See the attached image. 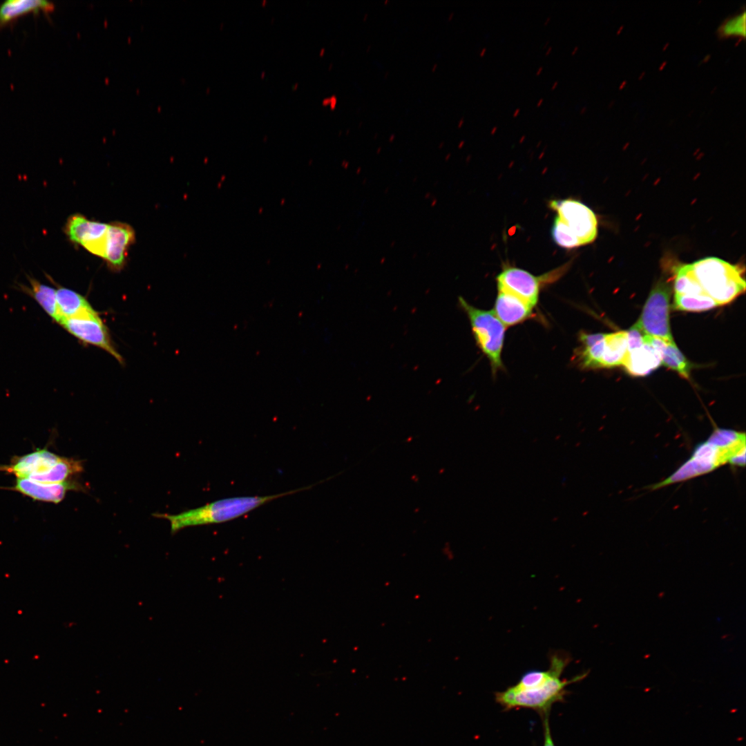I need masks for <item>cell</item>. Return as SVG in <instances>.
Returning a JSON list of instances; mask_svg holds the SVG:
<instances>
[{
	"mask_svg": "<svg viewBox=\"0 0 746 746\" xmlns=\"http://www.w3.org/2000/svg\"><path fill=\"white\" fill-rule=\"evenodd\" d=\"M329 98H330V102H329V106H328L329 107V108H330V109H331L332 111H333V110H334V109H335V108H336V106H337V103H338V98H337L336 95H334H334H330V96H329Z\"/></svg>",
	"mask_w": 746,
	"mask_h": 746,
	"instance_id": "cell-27",
	"label": "cell"
},
{
	"mask_svg": "<svg viewBox=\"0 0 746 746\" xmlns=\"http://www.w3.org/2000/svg\"><path fill=\"white\" fill-rule=\"evenodd\" d=\"M557 84H558V82H557V81H555V82H554L553 83V85H552V86H551V89H552V90L555 89V87H556V86H557Z\"/></svg>",
	"mask_w": 746,
	"mask_h": 746,
	"instance_id": "cell-41",
	"label": "cell"
},
{
	"mask_svg": "<svg viewBox=\"0 0 746 746\" xmlns=\"http://www.w3.org/2000/svg\"><path fill=\"white\" fill-rule=\"evenodd\" d=\"M27 279L29 285H20L19 287L30 295L48 316L59 323L60 318L57 303L56 289L41 283L30 276H27Z\"/></svg>",
	"mask_w": 746,
	"mask_h": 746,
	"instance_id": "cell-20",
	"label": "cell"
},
{
	"mask_svg": "<svg viewBox=\"0 0 746 746\" xmlns=\"http://www.w3.org/2000/svg\"><path fill=\"white\" fill-rule=\"evenodd\" d=\"M550 19H551V17H546V19H545V21H544V24H545V25H546V24H547V23H548L549 22Z\"/></svg>",
	"mask_w": 746,
	"mask_h": 746,
	"instance_id": "cell-49",
	"label": "cell"
},
{
	"mask_svg": "<svg viewBox=\"0 0 746 746\" xmlns=\"http://www.w3.org/2000/svg\"><path fill=\"white\" fill-rule=\"evenodd\" d=\"M389 74H390V72H389V71H385V73H384V75H383L384 78H386V77H388V76L389 75Z\"/></svg>",
	"mask_w": 746,
	"mask_h": 746,
	"instance_id": "cell-50",
	"label": "cell"
},
{
	"mask_svg": "<svg viewBox=\"0 0 746 746\" xmlns=\"http://www.w3.org/2000/svg\"><path fill=\"white\" fill-rule=\"evenodd\" d=\"M519 112H520V108H516L513 112V117H516L519 113Z\"/></svg>",
	"mask_w": 746,
	"mask_h": 746,
	"instance_id": "cell-35",
	"label": "cell"
},
{
	"mask_svg": "<svg viewBox=\"0 0 746 746\" xmlns=\"http://www.w3.org/2000/svg\"><path fill=\"white\" fill-rule=\"evenodd\" d=\"M459 303L468 317L477 345L489 360L492 372H497L502 367L501 355L506 326L493 311L477 308L462 297L459 298Z\"/></svg>",
	"mask_w": 746,
	"mask_h": 746,
	"instance_id": "cell-5",
	"label": "cell"
},
{
	"mask_svg": "<svg viewBox=\"0 0 746 746\" xmlns=\"http://www.w3.org/2000/svg\"><path fill=\"white\" fill-rule=\"evenodd\" d=\"M556 218L580 242L581 246L595 240L597 235V220L595 213L586 204L573 199L551 200Z\"/></svg>",
	"mask_w": 746,
	"mask_h": 746,
	"instance_id": "cell-8",
	"label": "cell"
},
{
	"mask_svg": "<svg viewBox=\"0 0 746 746\" xmlns=\"http://www.w3.org/2000/svg\"><path fill=\"white\" fill-rule=\"evenodd\" d=\"M368 17V13L365 12L363 15V21H366Z\"/></svg>",
	"mask_w": 746,
	"mask_h": 746,
	"instance_id": "cell-40",
	"label": "cell"
},
{
	"mask_svg": "<svg viewBox=\"0 0 746 746\" xmlns=\"http://www.w3.org/2000/svg\"><path fill=\"white\" fill-rule=\"evenodd\" d=\"M55 9L52 2L46 0H7L0 5V27L29 12H50Z\"/></svg>",
	"mask_w": 746,
	"mask_h": 746,
	"instance_id": "cell-19",
	"label": "cell"
},
{
	"mask_svg": "<svg viewBox=\"0 0 746 746\" xmlns=\"http://www.w3.org/2000/svg\"><path fill=\"white\" fill-rule=\"evenodd\" d=\"M35 500L57 504L61 501L68 490H79L82 486L67 481L59 484H41L28 479L17 478L13 486L6 487Z\"/></svg>",
	"mask_w": 746,
	"mask_h": 746,
	"instance_id": "cell-14",
	"label": "cell"
},
{
	"mask_svg": "<svg viewBox=\"0 0 746 746\" xmlns=\"http://www.w3.org/2000/svg\"><path fill=\"white\" fill-rule=\"evenodd\" d=\"M719 33L723 36L739 35L745 36V13L735 16L723 23L720 28Z\"/></svg>",
	"mask_w": 746,
	"mask_h": 746,
	"instance_id": "cell-24",
	"label": "cell"
},
{
	"mask_svg": "<svg viewBox=\"0 0 746 746\" xmlns=\"http://www.w3.org/2000/svg\"><path fill=\"white\" fill-rule=\"evenodd\" d=\"M577 50H578V46H575V47H574V48H573V50H572V51H571V55H574L575 53H576V52L577 51Z\"/></svg>",
	"mask_w": 746,
	"mask_h": 746,
	"instance_id": "cell-38",
	"label": "cell"
},
{
	"mask_svg": "<svg viewBox=\"0 0 746 746\" xmlns=\"http://www.w3.org/2000/svg\"><path fill=\"white\" fill-rule=\"evenodd\" d=\"M325 51H326V50H325V47L321 48L320 50H318V55L320 57H323L325 55Z\"/></svg>",
	"mask_w": 746,
	"mask_h": 746,
	"instance_id": "cell-30",
	"label": "cell"
},
{
	"mask_svg": "<svg viewBox=\"0 0 746 746\" xmlns=\"http://www.w3.org/2000/svg\"><path fill=\"white\" fill-rule=\"evenodd\" d=\"M673 288L676 295L707 294L697 281L691 264H685L677 267Z\"/></svg>",
	"mask_w": 746,
	"mask_h": 746,
	"instance_id": "cell-21",
	"label": "cell"
},
{
	"mask_svg": "<svg viewBox=\"0 0 746 746\" xmlns=\"http://www.w3.org/2000/svg\"><path fill=\"white\" fill-rule=\"evenodd\" d=\"M350 128H348V129H347V130H346V134H349V133H350Z\"/></svg>",
	"mask_w": 746,
	"mask_h": 746,
	"instance_id": "cell-55",
	"label": "cell"
},
{
	"mask_svg": "<svg viewBox=\"0 0 746 746\" xmlns=\"http://www.w3.org/2000/svg\"><path fill=\"white\" fill-rule=\"evenodd\" d=\"M56 298L60 318L59 323L63 319L96 312L85 297L70 289L58 287L56 289Z\"/></svg>",
	"mask_w": 746,
	"mask_h": 746,
	"instance_id": "cell-18",
	"label": "cell"
},
{
	"mask_svg": "<svg viewBox=\"0 0 746 746\" xmlns=\"http://www.w3.org/2000/svg\"><path fill=\"white\" fill-rule=\"evenodd\" d=\"M670 287L660 281L650 292L636 323L646 335L673 342L669 324Z\"/></svg>",
	"mask_w": 746,
	"mask_h": 746,
	"instance_id": "cell-7",
	"label": "cell"
},
{
	"mask_svg": "<svg viewBox=\"0 0 746 746\" xmlns=\"http://www.w3.org/2000/svg\"><path fill=\"white\" fill-rule=\"evenodd\" d=\"M548 43H549L548 41H546L544 47L546 48L548 46Z\"/></svg>",
	"mask_w": 746,
	"mask_h": 746,
	"instance_id": "cell-54",
	"label": "cell"
},
{
	"mask_svg": "<svg viewBox=\"0 0 746 746\" xmlns=\"http://www.w3.org/2000/svg\"><path fill=\"white\" fill-rule=\"evenodd\" d=\"M533 307L515 295L498 289L493 312L506 326H513L528 318Z\"/></svg>",
	"mask_w": 746,
	"mask_h": 746,
	"instance_id": "cell-15",
	"label": "cell"
},
{
	"mask_svg": "<svg viewBox=\"0 0 746 746\" xmlns=\"http://www.w3.org/2000/svg\"><path fill=\"white\" fill-rule=\"evenodd\" d=\"M542 70L543 66H539L536 71V75H539L542 71Z\"/></svg>",
	"mask_w": 746,
	"mask_h": 746,
	"instance_id": "cell-39",
	"label": "cell"
},
{
	"mask_svg": "<svg viewBox=\"0 0 746 746\" xmlns=\"http://www.w3.org/2000/svg\"><path fill=\"white\" fill-rule=\"evenodd\" d=\"M546 276H535L528 271L517 268H505L497 276V287L508 291L523 300L532 307L538 301L542 281L547 282Z\"/></svg>",
	"mask_w": 746,
	"mask_h": 746,
	"instance_id": "cell-11",
	"label": "cell"
},
{
	"mask_svg": "<svg viewBox=\"0 0 746 746\" xmlns=\"http://www.w3.org/2000/svg\"><path fill=\"white\" fill-rule=\"evenodd\" d=\"M551 50H552V47H551V46H549V47H548V48H547V49H546V52H545V54H546V55H548V54L550 53V52L551 51Z\"/></svg>",
	"mask_w": 746,
	"mask_h": 746,
	"instance_id": "cell-43",
	"label": "cell"
},
{
	"mask_svg": "<svg viewBox=\"0 0 746 746\" xmlns=\"http://www.w3.org/2000/svg\"><path fill=\"white\" fill-rule=\"evenodd\" d=\"M660 365L661 358L658 351L644 342L642 346L628 352L623 366L633 376H644Z\"/></svg>",
	"mask_w": 746,
	"mask_h": 746,
	"instance_id": "cell-17",
	"label": "cell"
},
{
	"mask_svg": "<svg viewBox=\"0 0 746 746\" xmlns=\"http://www.w3.org/2000/svg\"><path fill=\"white\" fill-rule=\"evenodd\" d=\"M107 230L108 224L90 220L79 213L71 215L64 226V232L71 242L104 259Z\"/></svg>",
	"mask_w": 746,
	"mask_h": 746,
	"instance_id": "cell-10",
	"label": "cell"
},
{
	"mask_svg": "<svg viewBox=\"0 0 746 746\" xmlns=\"http://www.w3.org/2000/svg\"><path fill=\"white\" fill-rule=\"evenodd\" d=\"M543 101H544V99H543V98H540V99H539L538 100L537 103V106H540V105H541V104H542Z\"/></svg>",
	"mask_w": 746,
	"mask_h": 746,
	"instance_id": "cell-44",
	"label": "cell"
},
{
	"mask_svg": "<svg viewBox=\"0 0 746 746\" xmlns=\"http://www.w3.org/2000/svg\"><path fill=\"white\" fill-rule=\"evenodd\" d=\"M219 28H220V30H223V28H224V22L222 21V22L220 23Z\"/></svg>",
	"mask_w": 746,
	"mask_h": 746,
	"instance_id": "cell-46",
	"label": "cell"
},
{
	"mask_svg": "<svg viewBox=\"0 0 746 746\" xmlns=\"http://www.w3.org/2000/svg\"><path fill=\"white\" fill-rule=\"evenodd\" d=\"M726 463L745 465L744 432L716 428L709 438L698 444L691 456L673 474L649 488L651 490L676 484L709 473Z\"/></svg>",
	"mask_w": 746,
	"mask_h": 746,
	"instance_id": "cell-1",
	"label": "cell"
},
{
	"mask_svg": "<svg viewBox=\"0 0 746 746\" xmlns=\"http://www.w3.org/2000/svg\"><path fill=\"white\" fill-rule=\"evenodd\" d=\"M524 137H525V136H524V135H523V136H522V137H521L520 140H521V141H522V140H523L524 139Z\"/></svg>",
	"mask_w": 746,
	"mask_h": 746,
	"instance_id": "cell-57",
	"label": "cell"
},
{
	"mask_svg": "<svg viewBox=\"0 0 746 746\" xmlns=\"http://www.w3.org/2000/svg\"><path fill=\"white\" fill-rule=\"evenodd\" d=\"M59 324L80 341L104 350L123 364L124 359L115 348L107 327L97 312L63 319Z\"/></svg>",
	"mask_w": 746,
	"mask_h": 746,
	"instance_id": "cell-9",
	"label": "cell"
},
{
	"mask_svg": "<svg viewBox=\"0 0 746 746\" xmlns=\"http://www.w3.org/2000/svg\"><path fill=\"white\" fill-rule=\"evenodd\" d=\"M553 240L560 247L572 249L581 246L577 239L556 217L552 227Z\"/></svg>",
	"mask_w": 746,
	"mask_h": 746,
	"instance_id": "cell-23",
	"label": "cell"
},
{
	"mask_svg": "<svg viewBox=\"0 0 746 746\" xmlns=\"http://www.w3.org/2000/svg\"><path fill=\"white\" fill-rule=\"evenodd\" d=\"M266 74L267 73L265 70H262L260 73V78L261 79H264L266 77Z\"/></svg>",
	"mask_w": 746,
	"mask_h": 746,
	"instance_id": "cell-32",
	"label": "cell"
},
{
	"mask_svg": "<svg viewBox=\"0 0 746 746\" xmlns=\"http://www.w3.org/2000/svg\"><path fill=\"white\" fill-rule=\"evenodd\" d=\"M437 66H438V64H437V63H434V64H433V65L432 66V67H431V70H432V72H434V71H435V70H437Z\"/></svg>",
	"mask_w": 746,
	"mask_h": 746,
	"instance_id": "cell-34",
	"label": "cell"
},
{
	"mask_svg": "<svg viewBox=\"0 0 746 746\" xmlns=\"http://www.w3.org/2000/svg\"><path fill=\"white\" fill-rule=\"evenodd\" d=\"M454 15H455V12H450L449 13V15H448V18H447V19H448V21H450V20H451V19H452L453 18V16H454Z\"/></svg>",
	"mask_w": 746,
	"mask_h": 746,
	"instance_id": "cell-33",
	"label": "cell"
},
{
	"mask_svg": "<svg viewBox=\"0 0 746 746\" xmlns=\"http://www.w3.org/2000/svg\"><path fill=\"white\" fill-rule=\"evenodd\" d=\"M341 133H342V131H338V134H339V135H341Z\"/></svg>",
	"mask_w": 746,
	"mask_h": 746,
	"instance_id": "cell-58",
	"label": "cell"
},
{
	"mask_svg": "<svg viewBox=\"0 0 746 746\" xmlns=\"http://www.w3.org/2000/svg\"><path fill=\"white\" fill-rule=\"evenodd\" d=\"M309 488H302L268 496L239 497L220 499L178 515L160 514L168 519L172 534L188 526L217 524L233 519L273 499Z\"/></svg>",
	"mask_w": 746,
	"mask_h": 746,
	"instance_id": "cell-2",
	"label": "cell"
},
{
	"mask_svg": "<svg viewBox=\"0 0 746 746\" xmlns=\"http://www.w3.org/2000/svg\"><path fill=\"white\" fill-rule=\"evenodd\" d=\"M394 138H395V135L394 134H391L390 135V137H389V140L392 141V140H394Z\"/></svg>",
	"mask_w": 746,
	"mask_h": 746,
	"instance_id": "cell-47",
	"label": "cell"
},
{
	"mask_svg": "<svg viewBox=\"0 0 746 746\" xmlns=\"http://www.w3.org/2000/svg\"><path fill=\"white\" fill-rule=\"evenodd\" d=\"M371 47H372L371 44L367 45V46L366 48V51L367 52L370 51V49H371Z\"/></svg>",
	"mask_w": 746,
	"mask_h": 746,
	"instance_id": "cell-51",
	"label": "cell"
},
{
	"mask_svg": "<svg viewBox=\"0 0 746 746\" xmlns=\"http://www.w3.org/2000/svg\"><path fill=\"white\" fill-rule=\"evenodd\" d=\"M298 88H299V83L298 82L294 83L291 85V90L293 91L297 90L298 89Z\"/></svg>",
	"mask_w": 746,
	"mask_h": 746,
	"instance_id": "cell-29",
	"label": "cell"
},
{
	"mask_svg": "<svg viewBox=\"0 0 746 746\" xmlns=\"http://www.w3.org/2000/svg\"><path fill=\"white\" fill-rule=\"evenodd\" d=\"M674 307L687 312H702L719 306L707 294L676 295L674 294Z\"/></svg>",
	"mask_w": 746,
	"mask_h": 746,
	"instance_id": "cell-22",
	"label": "cell"
},
{
	"mask_svg": "<svg viewBox=\"0 0 746 746\" xmlns=\"http://www.w3.org/2000/svg\"><path fill=\"white\" fill-rule=\"evenodd\" d=\"M362 124H363V122H362V121H360V122H358V127H361Z\"/></svg>",
	"mask_w": 746,
	"mask_h": 746,
	"instance_id": "cell-53",
	"label": "cell"
},
{
	"mask_svg": "<svg viewBox=\"0 0 746 746\" xmlns=\"http://www.w3.org/2000/svg\"><path fill=\"white\" fill-rule=\"evenodd\" d=\"M463 123H464V118L462 117L459 119V121L457 122V127L461 128L463 126Z\"/></svg>",
	"mask_w": 746,
	"mask_h": 746,
	"instance_id": "cell-31",
	"label": "cell"
},
{
	"mask_svg": "<svg viewBox=\"0 0 746 746\" xmlns=\"http://www.w3.org/2000/svg\"><path fill=\"white\" fill-rule=\"evenodd\" d=\"M627 334L629 352L644 345L646 334L636 323L627 331Z\"/></svg>",
	"mask_w": 746,
	"mask_h": 746,
	"instance_id": "cell-25",
	"label": "cell"
},
{
	"mask_svg": "<svg viewBox=\"0 0 746 746\" xmlns=\"http://www.w3.org/2000/svg\"><path fill=\"white\" fill-rule=\"evenodd\" d=\"M562 672H557L544 685L528 690H517L512 687L496 694V700L506 709L524 707L546 711L551 705L563 699L566 687L582 680L587 672L579 674L568 680H562Z\"/></svg>",
	"mask_w": 746,
	"mask_h": 746,
	"instance_id": "cell-6",
	"label": "cell"
},
{
	"mask_svg": "<svg viewBox=\"0 0 746 746\" xmlns=\"http://www.w3.org/2000/svg\"><path fill=\"white\" fill-rule=\"evenodd\" d=\"M694 276L705 291L718 305L731 303L745 290L743 270L716 257L691 263Z\"/></svg>",
	"mask_w": 746,
	"mask_h": 746,
	"instance_id": "cell-3",
	"label": "cell"
},
{
	"mask_svg": "<svg viewBox=\"0 0 746 746\" xmlns=\"http://www.w3.org/2000/svg\"><path fill=\"white\" fill-rule=\"evenodd\" d=\"M274 21H275V18H274V17H271V19H270V23H274Z\"/></svg>",
	"mask_w": 746,
	"mask_h": 746,
	"instance_id": "cell-52",
	"label": "cell"
},
{
	"mask_svg": "<svg viewBox=\"0 0 746 746\" xmlns=\"http://www.w3.org/2000/svg\"><path fill=\"white\" fill-rule=\"evenodd\" d=\"M329 102H330V98H329V97H324V98H323V99L321 100V104H322V106H329Z\"/></svg>",
	"mask_w": 746,
	"mask_h": 746,
	"instance_id": "cell-28",
	"label": "cell"
},
{
	"mask_svg": "<svg viewBox=\"0 0 746 746\" xmlns=\"http://www.w3.org/2000/svg\"><path fill=\"white\" fill-rule=\"evenodd\" d=\"M333 66H334L333 62H330L329 64V65H328V70H331L333 68Z\"/></svg>",
	"mask_w": 746,
	"mask_h": 746,
	"instance_id": "cell-45",
	"label": "cell"
},
{
	"mask_svg": "<svg viewBox=\"0 0 746 746\" xmlns=\"http://www.w3.org/2000/svg\"><path fill=\"white\" fill-rule=\"evenodd\" d=\"M388 2H389V0H384V1H383V3H384V4H386V3H388Z\"/></svg>",
	"mask_w": 746,
	"mask_h": 746,
	"instance_id": "cell-56",
	"label": "cell"
},
{
	"mask_svg": "<svg viewBox=\"0 0 746 746\" xmlns=\"http://www.w3.org/2000/svg\"><path fill=\"white\" fill-rule=\"evenodd\" d=\"M486 51V48H482V49H481V50H480V52H479V55H480L481 57L484 56V55L485 54Z\"/></svg>",
	"mask_w": 746,
	"mask_h": 746,
	"instance_id": "cell-36",
	"label": "cell"
},
{
	"mask_svg": "<svg viewBox=\"0 0 746 746\" xmlns=\"http://www.w3.org/2000/svg\"><path fill=\"white\" fill-rule=\"evenodd\" d=\"M586 106H583L580 110V113H584L586 111Z\"/></svg>",
	"mask_w": 746,
	"mask_h": 746,
	"instance_id": "cell-48",
	"label": "cell"
},
{
	"mask_svg": "<svg viewBox=\"0 0 746 746\" xmlns=\"http://www.w3.org/2000/svg\"><path fill=\"white\" fill-rule=\"evenodd\" d=\"M267 3H268V0H262V1H260V5H261V6H262V7H265V6H267Z\"/></svg>",
	"mask_w": 746,
	"mask_h": 746,
	"instance_id": "cell-37",
	"label": "cell"
},
{
	"mask_svg": "<svg viewBox=\"0 0 746 746\" xmlns=\"http://www.w3.org/2000/svg\"><path fill=\"white\" fill-rule=\"evenodd\" d=\"M644 342L650 344L658 351L661 358V364L677 372L685 379L689 377L691 365L678 350L674 341L667 342L646 335Z\"/></svg>",
	"mask_w": 746,
	"mask_h": 746,
	"instance_id": "cell-16",
	"label": "cell"
},
{
	"mask_svg": "<svg viewBox=\"0 0 746 746\" xmlns=\"http://www.w3.org/2000/svg\"><path fill=\"white\" fill-rule=\"evenodd\" d=\"M544 746H555L553 739L551 738L548 720L547 718L544 721Z\"/></svg>",
	"mask_w": 746,
	"mask_h": 746,
	"instance_id": "cell-26",
	"label": "cell"
},
{
	"mask_svg": "<svg viewBox=\"0 0 746 746\" xmlns=\"http://www.w3.org/2000/svg\"><path fill=\"white\" fill-rule=\"evenodd\" d=\"M574 359L584 369L623 365L628 355L627 331L610 334L581 332Z\"/></svg>",
	"mask_w": 746,
	"mask_h": 746,
	"instance_id": "cell-4",
	"label": "cell"
},
{
	"mask_svg": "<svg viewBox=\"0 0 746 746\" xmlns=\"http://www.w3.org/2000/svg\"><path fill=\"white\" fill-rule=\"evenodd\" d=\"M63 457L46 448L13 458L10 463L0 466V470L15 475L17 478L35 481L51 470Z\"/></svg>",
	"mask_w": 746,
	"mask_h": 746,
	"instance_id": "cell-12",
	"label": "cell"
},
{
	"mask_svg": "<svg viewBox=\"0 0 746 746\" xmlns=\"http://www.w3.org/2000/svg\"><path fill=\"white\" fill-rule=\"evenodd\" d=\"M497 126H493V127L492 128L491 131H490V133H491V134H493V133H495V131H497Z\"/></svg>",
	"mask_w": 746,
	"mask_h": 746,
	"instance_id": "cell-42",
	"label": "cell"
},
{
	"mask_svg": "<svg viewBox=\"0 0 746 746\" xmlns=\"http://www.w3.org/2000/svg\"><path fill=\"white\" fill-rule=\"evenodd\" d=\"M135 239L133 229L128 224H108L104 259L113 270H120L126 261L127 249Z\"/></svg>",
	"mask_w": 746,
	"mask_h": 746,
	"instance_id": "cell-13",
	"label": "cell"
}]
</instances>
